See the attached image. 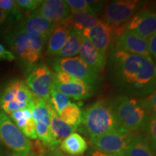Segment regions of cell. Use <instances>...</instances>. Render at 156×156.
<instances>
[{
  "label": "cell",
  "mask_w": 156,
  "mask_h": 156,
  "mask_svg": "<svg viewBox=\"0 0 156 156\" xmlns=\"http://www.w3.org/2000/svg\"><path fill=\"white\" fill-rule=\"evenodd\" d=\"M109 69L113 82L131 96H145L155 90V67L151 56L111 50Z\"/></svg>",
  "instance_id": "cell-1"
},
{
  "label": "cell",
  "mask_w": 156,
  "mask_h": 156,
  "mask_svg": "<svg viewBox=\"0 0 156 156\" xmlns=\"http://www.w3.org/2000/svg\"><path fill=\"white\" fill-rule=\"evenodd\" d=\"M81 124L91 140L119 128L111 101L107 99L96 101L82 112Z\"/></svg>",
  "instance_id": "cell-2"
},
{
  "label": "cell",
  "mask_w": 156,
  "mask_h": 156,
  "mask_svg": "<svg viewBox=\"0 0 156 156\" xmlns=\"http://www.w3.org/2000/svg\"><path fill=\"white\" fill-rule=\"evenodd\" d=\"M5 38L14 55H17L29 66H33L40 59L45 43L47 41L41 37L29 35L17 26L7 31Z\"/></svg>",
  "instance_id": "cell-3"
},
{
  "label": "cell",
  "mask_w": 156,
  "mask_h": 156,
  "mask_svg": "<svg viewBox=\"0 0 156 156\" xmlns=\"http://www.w3.org/2000/svg\"><path fill=\"white\" fill-rule=\"evenodd\" d=\"M34 94L21 80H13L0 95V108L6 114L24 108L34 98Z\"/></svg>",
  "instance_id": "cell-4"
},
{
  "label": "cell",
  "mask_w": 156,
  "mask_h": 156,
  "mask_svg": "<svg viewBox=\"0 0 156 156\" xmlns=\"http://www.w3.org/2000/svg\"><path fill=\"white\" fill-rule=\"evenodd\" d=\"M0 142L12 151L15 156H28L30 154V141L2 110H0Z\"/></svg>",
  "instance_id": "cell-5"
},
{
  "label": "cell",
  "mask_w": 156,
  "mask_h": 156,
  "mask_svg": "<svg viewBox=\"0 0 156 156\" xmlns=\"http://www.w3.org/2000/svg\"><path fill=\"white\" fill-rule=\"evenodd\" d=\"M52 67L56 72H63L76 79L95 87L100 80L99 75L91 69L80 56L55 58L52 62Z\"/></svg>",
  "instance_id": "cell-6"
},
{
  "label": "cell",
  "mask_w": 156,
  "mask_h": 156,
  "mask_svg": "<svg viewBox=\"0 0 156 156\" xmlns=\"http://www.w3.org/2000/svg\"><path fill=\"white\" fill-rule=\"evenodd\" d=\"M145 4V2L138 0L113 1L106 9L103 22L112 27L122 26L141 10Z\"/></svg>",
  "instance_id": "cell-7"
},
{
  "label": "cell",
  "mask_w": 156,
  "mask_h": 156,
  "mask_svg": "<svg viewBox=\"0 0 156 156\" xmlns=\"http://www.w3.org/2000/svg\"><path fill=\"white\" fill-rule=\"evenodd\" d=\"M134 136L132 132L119 127L98 136L92 142L98 151L102 153H119L126 151Z\"/></svg>",
  "instance_id": "cell-8"
},
{
  "label": "cell",
  "mask_w": 156,
  "mask_h": 156,
  "mask_svg": "<svg viewBox=\"0 0 156 156\" xmlns=\"http://www.w3.org/2000/svg\"><path fill=\"white\" fill-rule=\"evenodd\" d=\"M80 34L106 56L108 51L113 46L115 39L118 37L116 27H112L104 22L85 29Z\"/></svg>",
  "instance_id": "cell-9"
},
{
  "label": "cell",
  "mask_w": 156,
  "mask_h": 156,
  "mask_svg": "<svg viewBox=\"0 0 156 156\" xmlns=\"http://www.w3.org/2000/svg\"><path fill=\"white\" fill-rule=\"evenodd\" d=\"M52 80L53 73L46 64H42L33 68L26 82L35 96L47 101L49 98Z\"/></svg>",
  "instance_id": "cell-10"
},
{
  "label": "cell",
  "mask_w": 156,
  "mask_h": 156,
  "mask_svg": "<svg viewBox=\"0 0 156 156\" xmlns=\"http://www.w3.org/2000/svg\"><path fill=\"white\" fill-rule=\"evenodd\" d=\"M124 28L148 40L156 34L155 14L150 10H140L124 25Z\"/></svg>",
  "instance_id": "cell-11"
},
{
  "label": "cell",
  "mask_w": 156,
  "mask_h": 156,
  "mask_svg": "<svg viewBox=\"0 0 156 156\" xmlns=\"http://www.w3.org/2000/svg\"><path fill=\"white\" fill-rule=\"evenodd\" d=\"M114 44V47L112 49L150 56L147 48V40L132 31L124 30L115 39Z\"/></svg>",
  "instance_id": "cell-12"
},
{
  "label": "cell",
  "mask_w": 156,
  "mask_h": 156,
  "mask_svg": "<svg viewBox=\"0 0 156 156\" xmlns=\"http://www.w3.org/2000/svg\"><path fill=\"white\" fill-rule=\"evenodd\" d=\"M58 23H54L44 19L36 11L17 25L20 30L33 36L48 39Z\"/></svg>",
  "instance_id": "cell-13"
},
{
  "label": "cell",
  "mask_w": 156,
  "mask_h": 156,
  "mask_svg": "<svg viewBox=\"0 0 156 156\" xmlns=\"http://www.w3.org/2000/svg\"><path fill=\"white\" fill-rule=\"evenodd\" d=\"M36 12L44 19L54 23L64 22L71 14V9L64 0L43 1Z\"/></svg>",
  "instance_id": "cell-14"
},
{
  "label": "cell",
  "mask_w": 156,
  "mask_h": 156,
  "mask_svg": "<svg viewBox=\"0 0 156 156\" xmlns=\"http://www.w3.org/2000/svg\"><path fill=\"white\" fill-rule=\"evenodd\" d=\"M79 54L80 58L95 73L99 75L102 73L106 65V56L101 53L88 40H87L82 35Z\"/></svg>",
  "instance_id": "cell-15"
},
{
  "label": "cell",
  "mask_w": 156,
  "mask_h": 156,
  "mask_svg": "<svg viewBox=\"0 0 156 156\" xmlns=\"http://www.w3.org/2000/svg\"><path fill=\"white\" fill-rule=\"evenodd\" d=\"M51 89H53L68 98H72L76 101H80L90 97L94 93L95 87L84 83L83 81L60 84L53 80Z\"/></svg>",
  "instance_id": "cell-16"
},
{
  "label": "cell",
  "mask_w": 156,
  "mask_h": 156,
  "mask_svg": "<svg viewBox=\"0 0 156 156\" xmlns=\"http://www.w3.org/2000/svg\"><path fill=\"white\" fill-rule=\"evenodd\" d=\"M47 104L50 113L51 122L49 128L51 137V149L53 150L67 136L74 133V132L77 130V126L69 125L62 121L58 118L54 109L50 106V105L48 103Z\"/></svg>",
  "instance_id": "cell-17"
},
{
  "label": "cell",
  "mask_w": 156,
  "mask_h": 156,
  "mask_svg": "<svg viewBox=\"0 0 156 156\" xmlns=\"http://www.w3.org/2000/svg\"><path fill=\"white\" fill-rule=\"evenodd\" d=\"M102 22L103 20L99 19L96 15L71 11V14L68 19L62 23L67 25L69 28L80 33L85 29L93 28Z\"/></svg>",
  "instance_id": "cell-18"
},
{
  "label": "cell",
  "mask_w": 156,
  "mask_h": 156,
  "mask_svg": "<svg viewBox=\"0 0 156 156\" xmlns=\"http://www.w3.org/2000/svg\"><path fill=\"white\" fill-rule=\"evenodd\" d=\"M111 103L113 112L119 126L120 123L139 105V101L133 97L122 95L116 98L114 101H111Z\"/></svg>",
  "instance_id": "cell-19"
},
{
  "label": "cell",
  "mask_w": 156,
  "mask_h": 156,
  "mask_svg": "<svg viewBox=\"0 0 156 156\" xmlns=\"http://www.w3.org/2000/svg\"><path fill=\"white\" fill-rule=\"evenodd\" d=\"M70 29L64 23H58L52 31L48 41L46 53L49 56H56L58 52L63 47Z\"/></svg>",
  "instance_id": "cell-20"
},
{
  "label": "cell",
  "mask_w": 156,
  "mask_h": 156,
  "mask_svg": "<svg viewBox=\"0 0 156 156\" xmlns=\"http://www.w3.org/2000/svg\"><path fill=\"white\" fill-rule=\"evenodd\" d=\"M60 149L69 155L78 156L83 155L87 151V144L81 135L73 133L63 140Z\"/></svg>",
  "instance_id": "cell-21"
},
{
  "label": "cell",
  "mask_w": 156,
  "mask_h": 156,
  "mask_svg": "<svg viewBox=\"0 0 156 156\" xmlns=\"http://www.w3.org/2000/svg\"><path fill=\"white\" fill-rule=\"evenodd\" d=\"M153 149L147 138L134 135L124 153L126 156H154Z\"/></svg>",
  "instance_id": "cell-22"
},
{
  "label": "cell",
  "mask_w": 156,
  "mask_h": 156,
  "mask_svg": "<svg viewBox=\"0 0 156 156\" xmlns=\"http://www.w3.org/2000/svg\"><path fill=\"white\" fill-rule=\"evenodd\" d=\"M81 44V34L74 29H70L69 34L63 47L58 52L56 56L61 58L73 57L80 52Z\"/></svg>",
  "instance_id": "cell-23"
},
{
  "label": "cell",
  "mask_w": 156,
  "mask_h": 156,
  "mask_svg": "<svg viewBox=\"0 0 156 156\" xmlns=\"http://www.w3.org/2000/svg\"><path fill=\"white\" fill-rule=\"evenodd\" d=\"M58 118L69 125L78 126L81 124L82 111L75 103H70L57 114Z\"/></svg>",
  "instance_id": "cell-24"
},
{
  "label": "cell",
  "mask_w": 156,
  "mask_h": 156,
  "mask_svg": "<svg viewBox=\"0 0 156 156\" xmlns=\"http://www.w3.org/2000/svg\"><path fill=\"white\" fill-rule=\"evenodd\" d=\"M50 106L54 109L56 114L71 103L69 98H68L57 91L51 89L49 93V98L46 101Z\"/></svg>",
  "instance_id": "cell-25"
},
{
  "label": "cell",
  "mask_w": 156,
  "mask_h": 156,
  "mask_svg": "<svg viewBox=\"0 0 156 156\" xmlns=\"http://www.w3.org/2000/svg\"><path fill=\"white\" fill-rule=\"evenodd\" d=\"M0 9L12 16L17 21H21L23 15L20 9L14 0H0Z\"/></svg>",
  "instance_id": "cell-26"
},
{
  "label": "cell",
  "mask_w": 156,
  "mask_h": 156,
  "mask_svg": "<svg viewBox=\"0 0 156 156\" xmlns=\"http://www.w3.org/2000/svg\"><path fill=\"white\" fill-rule=\"evenodd\" d=\"M66 2L72 12L95 15L93 12L86 0H67Z\"/></svg>",
  "instance_id": "cell-27"
},
{
  "label": "cell",
  "mask_w": 156,
  "mask_h": 156,
  "mask_svg": "<svg viewBox=\"0 0 156 156\" xmlns=\"http://www.w3.org/2000/svg\"><path fill=\"white\" fill-rule=\"evenodd\" d=\"M139 103L142 108L146 111L147 114L151 115L155 114L156 112V92L154 90L153 93L148 95L144 98L139 101Z\"/></svg>",
  "instance_id": "cell-28"
},
{
  "label": "cell",
  "mask_w": 156,
  "mask_h": 156,
  "mask_svg": "<svg viewBox=\"0 0 156 156\" xmlns=\"http://www.w3.org/2000/svg\"><path fill=\"white\" fill-rule=\"evenodd\" d=\"M148 132V140L151 143L154 149L156 143V119L155 114L151 115L148 117L147 122L145 124Z\"/></svg>",
  "instance_id": "cell-29"
},
{
  "label": "cell",
  "mask_w": 156,
  "mask_h": 156,
  "mask_svg": "<svg viewBox=\"0 0 156 156\" xmlns=\"http://www.w3.org/2000/svg\"><path fill=\"white\" fill-rule=\"evenodd\" d=\"M17 5H18L20 9H23L27 11H34L38 9L42 0H17Z\"/></svg>",
  "instance_id": "cell-30"
},
{
  "label": "cell",
  "mask_w": 156,
  "mask_h": 156,
  "mask_svg": "<svg viewBox=\"0 0 156 156\" xmlns=\"http://www.w3.org/2000/svg\"><path fill=\"white\" fill-rule=\"evenodd\" d=\"M53 80L56 83L60 84H67L70 83H75V82L82 81L79 79H76L69 74L63 73V72H56L53 73Z\"/></svg>",
  "instance_id": "cell-31"
},
{
  "label": "cell",
  "mask_w": 156,
  "mask_h": 156,
  "mask_svg": "<svg viewBox=\"0 0 156 156\" xmlns=\"http://www.w3.org/2000/svg\"><path fill=\"white\" fill-rule=\"evenodd\" d=\"M16 23L17 21L14 17L0 9V28H6Z\"/></svg>",
  "instance_id": "cell-32"
},
{
  "label": "cell",
  "mask_w": 156,
  "mask_h": 156,
  "mask_svg": "<svg viewBox=\"0 0 156 156\" xmlns=\"http://www.w3.org/2000/svg\"><path fill=\"white\" fill-rule=\"evenodd\" d=\"M15 56L10 51L6 49L2 44H0V61H9L12 62L15 59Z\"/></svg>",
  "instance_id": "cell-33"
},
{
  "label": "cell",
  "mask_w": 156,
  "mask_h": 156,
  "mask_svg": "<svg viewBox=\"0 0 156 156\" xmlns=\"http://www.w3.org/2000/svg\"><path fill=\"white\" fill-rule=\"evenodd\" d=\"M147 48L150 56L152 59L156 57V34L147 40Z\"/></svg>",
  "instance_id": "cell-34"
},
{
  "label": "cell",
  "mask_w": 156,
  "mask_h": 156,
  "mask_svg": "<svg viewBox=\"0 0 156 156\" xmlns=\"http://www.w3.org/2000/svg\"><path fill=\"white\" fill-rule=\"evenodd\" d=\"M90 7L92 9L93 12L95 15L96 13L99 12L103 8V2L101 1H93V0H86Z\"/></svg>",
  "instance_id": "cell-35"
},
{
  "label": "cell",
  "mask_w": 156,
  "mask_h": 156,
  "mask_svg": "<svg viewBox=\"0 0 156 156\" xmlns=\"http://www.w3.org/2000/svg\"><path fill=\"white\" fill-rule=\"evenodd\" d=\"M93 156H126L124 152H119L115 153H104L100 151H96L93 154Z\"/></svg>",
  "instance_id": "cell-36"
},
{
  "label": "cell",
  "mask_w": 156,
  "mask_h": 156,
  "mask_svg": "<svg viewBox=\"0 0 156 156\" xmlns=\"http://www.w3.org/2000/svg\"><path fill=\"white\" fill-rule=\"evenodd\" d=\"M50 156H65V155L60 153L59 151H55L52 152V153L50 154Z\"/></svg>",
  "instance_id": "cell-37"
},
{
  "label": "cell",
  "mask_w": 156,
  "mask_h": 156,
  "mask_svg": "<svg viewBox=\"0 0 156 156\" xmlns=\"http://www.w3.org/2000/svg\"><path fill=\"white\" fill-rule=\"evenodd\" d=\"M30 156H36V155H30Z\"/></svg>",
  "instance_id": "cell-38"
},
{
  "label": "cell",
  "mask_w": 156,
  "mask_h": 156,
  "mask_svg": "<svg viewBox=\"0 0 156 156\" xmlns=\"http://www.w3.org/2000/svg\"><path fill=\"white\" fill-rule=\"evenodd\" d=\"M13 156H15V155H13Z\"/></svg>",
  "instance_id": "cell-39"
}]
</instances>
